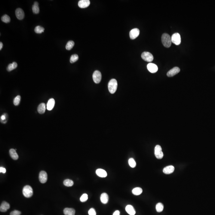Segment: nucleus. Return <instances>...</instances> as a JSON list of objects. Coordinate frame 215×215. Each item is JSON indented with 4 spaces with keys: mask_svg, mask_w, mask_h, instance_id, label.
<instances>
[{
    "mask_svg": "<svg viewBox=\"0 0 215 215\" xmlns=\"http://www.w3.org/2000/svg\"><path fill=\"white\" fill-rule=\"evenodd\" d=\"M161 41L163 45L165 47L169 48L171 45L172 43L171 37L168 33H163L161 37Z\"/></svg>",
    "mask_w": 215,
    "mask_h": 215,
    "instance_id": "1",
    "label": "nucleus"
},
{
    "mask_svg": "<svg viewBox=\"0 0 215 215\" xmlns=\"http://www.w3.org/2000/svg\"><path fill=\"white\" fill-rule=\"evenodd\" d=\"M118 82L115 79H112L108 84V88L110 93L114 94L117 90Z\"/></svg>",
    "mask_w": 215,
    "mask_h": 215,
    "instance_id": "2",
    "label": "nucleus"
},
{
    "mask_svg": "<svg viewBox=\"0 0 215 215\" xmlns=\"http://www.w3.org/2000/svg\"><path fill=\"white\" fill-rule=\"evenodd\" d=\"M23 194L26 198L32 197L33 194V190L32 188L29 185H26L23 189Z\"/></svg>",
    "mask_w": 215,
    "mask_h": 215,
    "instance_id": "3",
    "label": "nucleus"
},
{
    "mask_svg": "<svg viewBox=\"0 0 215 215\" xmlns=\"http://www.w3.org/2000/svg\"><path fill=\"white\" fill-rule=\"evenodd\" d=\"M141 56L142 59L147 62H152L153 60V55L149 52H144L141 54Z\"/></svg>",
    "mask_w": 215,
    "mask_h": 215,
    "instance_id": "4",
    "label": "nucleus"
},
{
    "mask_svg": "<svg viewBox=\"0 0 215 215\" xmlns=\"http://www.w3.org/2000/svg\"><path fill=\"white\" fill-rule=\"evenodd\" d=\"M155 155L156 157L158 159H162L163 156L162 148L159 145H156L155 148Z\"/></svg>",
    "mask_w": 215,
    "mask_h": 215,
    "instance_id": "5",
    "label": "nucleus"
},
{
    "mask_svg": "<svg viewBox=\"0 0 215 215\" xmlns=\"http://www.w3.org/2000/svg\"><path fill=\"white\" fill-rule=\"evenodd\" d=\"M172 42L176 45H178L181 43V37L180 35L178 33L173 34L171 37Z\"/></svg>",
    "mask_w": 215,
    "mask_h": 215,
    "instance_id": "6",
    "label": "nucleus"
},
{
    "mask_svg": "<svg viewBox=\"0 0 215 215\" xmlns=\"http://www.w3.org/2000/svg\"><path fill=\"white\" fill-rule=\"evenodd\" d=\"M92 78L95 83L97 84L99 83L101 80V73L98 70H95L93 73Z\"/></svg>",
    "mask_w": 215,
    "mask_h": 215,
    "instance_id": "7",
    "label": "nucleus"
},
{
    "mask_svg": "<svg viewBox=\"0 0 215 215\" xmlns=\"http://www.w3.org/2000/svg\"><path fill=\"white\" fill-rule=\"evenodd\" d=\"M39 181L42 183H45L46 182L48 179V175L46 172L44 171H41L39 174Z\"/></svg>",
    "mask_w": 215,
    "mask_h": 215,
    "instance_id": "8",
    "label": "nucleus"
},
{
    "mask_svg": "<svg viewBox=\"0 0 215 215\" xmlns=\"http://www.w3.org/2000/svg\"><path fill=\"white\" fill-rule=\"evenodd\" d=\"M140 30L138 28H134L131 30L129 32V37L131 39H135L140 34Z\"/></svg>",
    "mask_w": 215,
    "mask_h": 215,
    "instance_id": "9",
    "label": "nucleus"
},
{
    "mask_svg": "<svg viewBox=\"0 0 215 215\" xmlns=\"http://www.w3.org/2000/svg\"><path fill=\"white\" fill-rule=\"evenodd\" d=\"M180 71V69L178 67H174L167 73V76L168 77H172L178 74Z\"/></svg>",
    "mask_w": 215,
    "mask_h": 215,
    "instance_id": "10",
    "label": "nucleus"
},
{
    "mask_svg": "<svg viewBox=\"0 0 215 215\" xmlns=\"http://www.w3.org/2000/svg\"><path fill=\"white\" fill-rule=\"evenodd\" d=\"M147 68L148 70L151 73H156L158 70V68L156 64L153 63H149L147 65Z\"/></svg>",
    "mask_w": 215,
    "mask_h": 215,
    "instance_id": "11",
    "label": "nucleus"
},
{
    "mask_svg": "<svg viewBox=\"0 0 215 215\" xmlns=\"http://www.w3.org/2000/svg\"><path fill=\"white\" fill-rule=\"evenodd\" d=\"M16 16L18 20H21L24 18V11L21 8H18L16 10Z\"/></svg>",
    "mask_w": 215,
    "mask_h": 215,
    "instance_id": "12",
    "label": "nucleus"
},
{
    "mask_svg": "<svg viewBox=\"0 0 215 215\" xmlns=\"http://www.w3.org/2000/svg\"><path fill=\"white\" fill-rule=\"evenodd\" d=\"M90 4L89 0H81L78 2V6L81 8H86L88 7Z\"/></svg>",
    "mask_w": 215,
    "mask_h": 215,
    "instance_id": "13",
    "label": "nucleus"
},
{
    "mask_svg": "<svg viewBox=\"0 0 215 215\" xmlns=\"http://www.w3.org/2000/svg\"><path fill=\"white\" fill-rule=\"evenodd\" d=\"M10 208V205L9 204L7 203V202L4 201L2 203L0 206V211L1 212H5L7 211V210L9 209Z\"/></svg>",
    "mask_w": 215,
    "mask_h": 215,
    "instance_id": "14",
    "label": "nucleus"
},
{
    "mask_svg": "<svg viewBox=\"0 0 215 215\" xmlns=\"http://www.w3.org/2000/svg\"><path fill=\"white\" fill-rule=\"evenodd\" d=\"M174 170V167L172 165H170L164 168L163 170V172L165 174H170L172 173Z\"/></svg>",
    "mask_w": 215,
    "mask_h": 215,
    "instance_id": "15",
    "label": "nucleus"
},
{
    "mask_svg": "<svg viewBox=\"0 0 215 215\" xmlns=\"http://www.w3.org/2000/svg\"><path fill=\"white\" fill-rule=\"evenodd\" d=\"M97 175L99 177L102 178H104L107 175V173L104 170L102 169L101 168H99L96 171Z\"/></svg>",
    "mask_w": 215,
    "mask_h": 215,
    "instance_id": "16",
    "label": "nucleus"
},
{
    "mask_svg": "<svg viewBox=\"0 0 215 215\" xmlns=\"http://www.w3.org/2000/svg\"><path fill=\"white\" fill-rule=\"evenodd\" d=\"M55 101L54 98H51L48 101L47 104V109L48 110H51L54 108L55 105Z\"/></svg>",
    "mask_w": 215,
    "mask_h": 215,
    "instance_id": "17",
    "label": "nucleus"
},
{
    "mask_svg": "<svg viewBox=\"0 0 215 215\" xmlns=\"http://www.w3.org/2000/svg\"><path fill=\"white\" fill-rule=\"evenodd\" d=\"M125 210L130 215H135V211L133 206L130 205H127L125 208Z\"/></svg>",
    "mask_w": 215,
    "mask_h": 215,
    "instance_id": "18",
    "label": "nucleus"
},
{
    "mask_svg": "<svg viewBox=\"0 0 215 215\" xmlns=\"http://www.w3.org/2000/svg\"><path fill=\"white\" fill-rule=\"evenodd\" d=\"M64 215H75V211L74 209L71 208H65L63 210Z\"/></svg>",
    "mask_w": 215,
    "mask_h": 215,
    "instance_id": "19",
    "label": "nucleus"
},
{
    "mask_svg": "<svg viewBox=\"0 0 215 215\" xmlns=\"http://www.w3.org/2000/svg\"><path fill=\"white\" fill-rule=\"evenodd\" d=\"M108 196L106 193H103L100 196V200L102 203L104 204H106L108 201Z\"/></svg>",
    "mask_w": 215,
    "mask_h": 215,
    "instance_id": "20",
    "label": "nucleus"
},
{
    "mask_svg": "<svg viewBox=\"0 0 215 215\" xmlns=\"http://www.w3.org/2000/svg\"><path fill=\"white\" fill-rule=\"evenodd\" d=\"M16 150L15 149H11L9 150V153L12 159L14 160H16L18 159V155Z\"/></svg>",
    "mask_w": 215,
    "mask_h": 215,
    "instance_id": "21",
    "label": "nucleus"
},
{
    "mask_svg": "<svg viewBox=\"0 0 215 215\" xmlns=\"http://www.w3.org/2000/svg\"><path fill=\"white\" fill-rule=\"evenodd\" d=\"M45 110H46V105L45 103H42L38 106V111L39 113L40 114L44 113L45 112Z\"/></svg>",
    "mask_w": 215,
    "mask_h": 215,
    "instance_id": "22",
    "label": "nucleus"
},
{
    "mask_svg": "<svg viewBox=\"0 0 215 215\" xmlns=\"http://www.w3.org/2000/svg\"><path fill=\"white\" fill-rule=\"evenodd\" d=\"M39 4L37 2H35L34 3L33 5L32 6V11L33 13L35 14H38L39 12Z\"/></svg>",
    "mask_w": 215,
    "mask_h": 215,
    "instance_id": "23",
    "label": "nucleus"
},
{
    "mask_svg": "<svg viewBox=\"0 0 215 215\" xmlns=\"http://www.w3.org/2000/svg\"><path fill=\"white\" fill-rule=\"evenodd\" d=\"M142 192H143L142 189L140 187L135 188L132 190L133 194H134L135 195H136V196H138V195L141 194Z\"/></svg>",
    "mask_w": 215,
    "mask_h": 215,
    "instance_id": "24",
    "label": "nucleus"
},
{
    "mask_svg": "<svg viewBox=\"0 0 215 215\" xmlns=\"http://www.w3.org/2000/svg\"><path fill=\"white\" fill-rule=\"evenodd\" d=\"M18 66L17 63L15 62H14L12 63L8 64L7 68V70L8 72L11 71L14 69H15Z\"/></svg>",
    "mask_w": 215,
    "mask_h": 215,
    "instance_id": "25",
    "label": "nucleus"
},
{
    "mask_svg": "<svg viewBox=\"0 0 215 215\" xmlns=\"http://www.w3.org/2000/svg\"><path fill=\"white\" fill-rule=\"evenodd\" d=\"M75 45V43L73 41H69L67 43L66 45V49L67 50H70L73 48Z\"/></svg>",
    "mask_w": 215,
    "mask_h": 215,
    "instance_id": "26",
    "label": "nucleus"
},
{
    "mask_svg": "<svg viewBox=\"0 0 215 215\" xmlns=\"http://www.w3.org/2000/svg\"><path fill=\"white\" fill-rule=\"evenodd\" d=\"M63 184L64 186L67 187L73 186L74 183L72 180L70 179H66L63 181Z\"/></svg>",
    "mask_w": 215,
    "mask_h": 215,
    "instance_id": "27",
    "label": "nucleus"
},
{
    "mask_svg": "<svg viewBox=\"0 0 215 215\" xmlns=\"http://www.w3.org/2000/svg\"><path fill=\"white\" fill-rule=\"evenodd\" d=\"M163 205L161 203H158L156 205V210L158 212H161L163 210Z\"/></svg>",
    "mask_w": 215,
    "mask_h": 215,
    "instance_id": "28",
    "label": "nucleus"
},
{
    "mask_svg": "<svg viewBox=\"0 0 215 215\" xmlns=\"http://www.w3.org/2000/svg\"><path fill=\"white\" fill-rule=\"evenodd\" d=\"M35 32L37 33H41L44 32V28L42 26H37L34 29Z\"/></svg>",
    "mask_w": 215,
    "mask_h": 215,
    "instance_id": "29",
    "label": "nucleus"
},
{
    "mask_svg": "<svg viewBox=\"0 0 215 215\" xmlns=\"http://www.w3.org/2000/svg\"><path fill=\"white\" fill-rule=\"evenodd\" d=\"M1 20L2 22H4L8 23L9 22L11 21V18L8 15L5 14L1 17Z\"/></svg>",
    "mask_w": 215,
    "mask_h": 215,
    "instance_id": "30",
    "label": "nucleus"
},
{
    "mask_svg": "<svg viewBox=\"0 0 215 215\" xmlns=\"http://www.w3.org/2000/svg\"><path fill=\"white\" fill-rule=\"evenodd\" d=\"M79 59V56L77 54H74V55H72L70 57V63H74L75 62H76Z\"/></svg>",
    "mask_w": 215,
    "mask_h": 215,
    "instance_id": "31",
    "label": "nucleus"
},
{
    "mask_svg": "<svg viewBox=\"0 0 215 215\" xmlns=\"http://www.w3.org/2000/svg\"><path fill=\"white\" fill-rule=\"evenodd\" d=\"M128 162L129 166L132 168H134L135 167L136 165V163L135 160L133 158H130L129 159L128 161Z\"/></svg>",
    "mask_w": 215,
    "mask_h": 215,
    "instance_id": "32",
    "label": "nucleus"
},
{
    "mask_svg": "<svg viewBox=\"0 0 215 215\" xmlns=\"http://www.w3.org/2000/svg\"><path fill=\"white\" fill-rule=\"evenodd\" d=\"M21 97L20 96L18 95L16 97L14 100V104L15 106H18L19 105L20 102Z\"/></svg>",
    "mask_w": 215,
    "mask_h": 215,
    "instance_id": "33",
    "label": "nucleus"
},
{
    "mask_svg": "<svg viewBox=\"0 0 215 215\" xmlns=\"http://www.w3.org/2000/svg\"><path fill=\"white\" fill-rule=\"evenodd\" d=\"M88 199V196L86 194H83L80 198V200L81 202H86Z\"/></svg>",
    "mask_w": 215,
    "mask_h": 215,
    "instance_id": "34",
    "label": "nucleus"
},
{
    "mask_svg": "<svg viewBox=\"0 0 215 215\" xmlns=\"http://www.w3.org/2000/svg\"><path fill=\"white\" fill-rule=\"evenodd\" d=\"M89 215H96L95 210L93 208L90 209L88 212Z\"/></svg>",
    "mask_w": 215,
    "mask_h": 215,
    "instance_id": "35",
    "label": "nucleus"
},
{
    "mask_svg": "<svg viewBox=\"0 0 215 215\" xmlns=\"http://www.w3.org/2000/svg\"><path fill=\"white\" fill-rule=\"evenodd\" d=\"M21 212L18 210H15L12 211L10 214V215H20Z\"/></svg>",
    "mask_w": 215,
    "mask_h": 215,
    "instance_id": "36",
    "label": "nucleus"
},
{
    "mask_svg": "<svg viewBox=\"0 0 215 215\" xmlns=\"http://www.w3.org/2000/svg\"><path fill=\"white\" fill-rule=\"evenodd\" d=\"M0 172H2V173H6V169H5V168H3V167H0Z\"/></svg>",
    "mask_w": 215,
    "mask_h": 215,
    "instance_id": "37",
    "label": "nucleus"
},
{
    "mask_svg": "<svg viewBox=\"0 0 215 215\" xmlns=\"http://www.w3.org/2000/svg\"><path fill=\"white\" fill-rule=\"evenodd\" d=\"M113 215H120V212L118 210H116V211L113 213Z\"/></svg>",
    "mask_w": 215,
    "mask_h": 215,
    "instance_id": "38",
    "label": "nucleus"
},
{
    "mask_svg": "<svg viewBox=\"0 0 215 215\" xmlns=\"http://www.w3.org/2000/svg\"><path fill=\"white\" fill-rule=\"evenodd\" d=\"M0 118H1V120H4L6 119V116H5V114L1 116Z\"/></svg>",
    "mask_w": 215,
    "mask_h": 215,
    "instance_id": "39",
    "label": "nucleus"
},
{
    "mask_svg": "<svg viewBox=\"0 0 215 215\" xmlns=\"http://www.w3.org/2000/svg\"><path fill=\"white\" fill-rule=\"evenodd\" d=\"M2 47H3V44H2V42H0V50H1L2 49Z\"/></svg>",
    "mask_w": 215,
    "mask_h": 215,
    "instance_id": "40",
    "label": "nucleus"
}]
</instances>
